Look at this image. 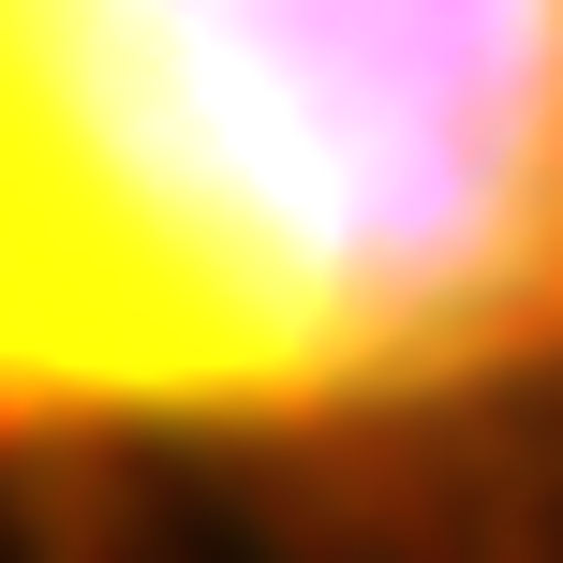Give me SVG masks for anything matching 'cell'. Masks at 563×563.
<instances>
[{"mask_svg": "<svg viewBox=\"0 0 563 563\" xmlns=\"http://www.w3.org/2000/svg\"><path fill=\"white\" fill-rule=\"evenodd\" d=\"M563 341V0H0V430H282Z\"/></svg>", "mask_w": 563, "mask_h": 563, "instance_id": "6da1fadb", "label": "cell"}]
</instances>
